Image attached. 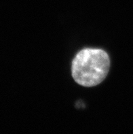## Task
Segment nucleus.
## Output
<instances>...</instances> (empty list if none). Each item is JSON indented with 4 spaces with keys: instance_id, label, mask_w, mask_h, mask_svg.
Segmentation results:
<instances>
[{
    "instance_id": "1",
    "label": "nucleus",
    "mask_w": 133,
    "mask_h": 134,
    "mask_svg": "<svg viewBox=\"0 0 133 134\" xmlns=\"http://www.w3.org/2000/svg\"><path fill=\"white\" fill-rule=\"evenodd\" d=\"M110 67L107 53L101 49L85 48L77 54L72 62V76L84 87H94L103 81Z\"/></svg>"
}]
</instances>
